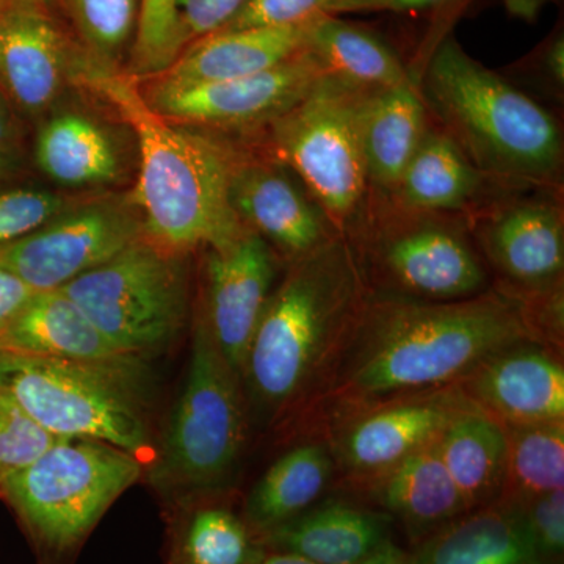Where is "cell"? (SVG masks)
<instances>
[{"label":"cell","mask_w":564,"mask_h":564,"mask_svg":"<svg viewBox=\"0 0 564 564\" xmlns=\"http://www.w3.org/2000/svg\"><path fill=\"white\" fill-rule=\"evenodd\" d=\"M7 7L10 6H31V7H40L44 0H2Z\"/></svg>","instance_id":"cell-45"},{"label":"cell","mask_w":564,"mask_h":564,"mask_svg":"<svg viewBox=\"0 0 564 564\" xmlns=\"http://www.w3.org/2000/svg\"><path fill=\"white\" fill-rule=\"evenodd\" d=\"M147 473L113 445L62 440L0 486L39 564H76L111 505Z\"/></svg>","instance_id":"cell-6"},{"label":"cell","mask_w":564,"mask_h":564,"mask_svg":"<svg viewBox=\"0 0 564 564\" xmlns=\"http://www.w3.org/2000/svg\"><path fill=\"white\" fill-rule=\"evenodd\" d=\"M6 165H7L6 158H3L2 154H0V173H2L3 170H6Z\"/></svg>","instance_id":"cell-46"},{"label":"cell","mask_w":564,"mask_h":564,"mask_svg":"<svg viewBox=\"0 0 564 564\" xmlns=\"http://www.w3.org/2000/svg\"><path fill=\"white\" fill-rule=\"evenodd\" d=\"M62 441L0 391V486Z\"/></svg>","instance_id":"cell-34"},{"label":"cell","mask_w":564,"mask_h":564,"mask_svg":"<svg viewBox=\"0 0 564 564\" xmlns=\"http://www.w3.org/2000/svg\"><path fill=\"white\" fill-rule=\"evenodd\" d=\"M486 254L514 285L513 295L534 299L563 288V214L556 204L530 199L508 204L484 229Z\"/></svg>","instance_id":"cell-17"},{"label":"cell","mask_w":564,"mask_h":564,"mask_svg":"<svg viewBox=\"0 0 564 564\" xmlns=\"http://www.w3.org/2000/svg\"><path fill=\"white\" fill-rule=\"evenodd\" d=\"M359 564H411V556L404 554L402 549L389 541L380 551L375 552L372 556Z\"/></svg>","instance_id":"cell-40"},{"label":"cell","mask_w":564,"mask_h":564,"mask_svg":"<svg viewBox=\"0 0 564 564\" xmlns=\"http://www.w3.org/2000/svg\"><path fill=\"white\" fill-rule=\"evenodd\" d=\"M328 74L304 51L272 69L239 79L176 84L158 79L141 93L151 109L173 122L245 128L269 124L306 98Z\"/></svg>","instance_id":"cell-13"},{"label":"cell","mask_w":564,"mask_h":564,"mask_svg":"<svg viewBox=\"0 0 564 564\" xmlns=\"http://www.w3.org/2000/svg\"><path fill=\"white\" fill-rule=\"evenodd\" d=\"M429 128V109L413 80L367 95L362 151L370 193L391 198Z\"/></svg>","instance_id":"cell-24"},{"label":"cell","mask_w":564,"mask_h":564,"mask_svg":"<svg viewBox=\"0 0 564 564\" xmlns=\"http://www.w3.org/2000/svg\"><path fill=\"white\" fill-rule=\"evenodd\" d=\"M36 163L63 185L102 184L118 176L117 150L101 126L80 113H62L43 126Z\"/></svg>","instance_id":"cell-30"},{"label":"cell","mask_w":564,"mask_h":564,"mask_svg":"<svg viewBox=\"0 0 564 564\" xmlns=\"http://www.w3.org/2000/svg\"><path fill=\"white\" fill-rule=\"evenodd\" d=\"M436 451L467 511L497 502L507 478V432L470 403L437 437Z\"/></svg>","instance_id":"cell-26"},{"label":"cell","mask_w":564,"mask_h":564,"mask_svg":"<svg viewBox=\"0 0 564 564\" xmlns=\"http://www.w3.org/2000/svg\"><path fill=\"white\" fill-rule=\"evenodd\" d=\"M381 10H388L384 0H245L232 20L218 32L302 25L322 17Z\"/></svg>","instance_id":"cell-33"},{"label":"cell","mask_w":564,"mask_h":564,"mask_svg":"<svg viewBox=\"0 0 564 564\" xmlns=\"http://www.w3.org/2000/svg\"><path fill=\"white\" fill-rule=\"evenodd\" d=\"M507 478L500 499L522 502L564 489V422L505 426Z\"/></svg>","instance_id":"cell-31"},{"label":"cell","mask_w":564,"mask_h":564,"mask_svg":"<svg viewBox=\"0 0 564 564\" xmlns=\"http://www.w3.org/2000/svg\"><path fill=\"white\" fill-rule=\"evenodd\" d=\"M229 198L245 228L261 236L289 262L340 236L302 181L280 162L239 159Z\"/></svg>","instance_id":"cell-16"},{"label":"cell","mask_w":564,"mask_h":564,"mask_svg":"<svg viewBox=\"0 0 564 564\" xmlns=\"http://www.w3.org/2000/svg\"><path fill=\"white\" fill-rule=\"evenodd\" d=\"M514 503L541 562L558 563L564 552V489Z\"/></svg>","instance_id":"cell-37"},{"label":"cell","mask_w":564,"mask_h":564,"mask_svg":"<svg viewBox=\"0 0 564 564\" xmlns=\"http://www.w3.org/2000/svg\"><path fill=\"white\" fill-rule=\"evenodd\" d=\"M247 430L242 380L223 358L196 307L184 386L144 473L165 508L218 496L231 484Z\"/></svg>","instance_id":"cell-5"},{"label":"cell","mask_w":564,"mask_h":564,"mask_svg":"<svg viewBox=\"0 0 564 564\" xmlns=\"http://www.w3.org/2000/svg\"><path fill=\"white\" fill-rule=\"evenodd\" d=\"M447 0H384L388 10H423L441 6Z\"/></svg>","instance_id":"cell-43"},{"label":"cell","mask_w":564,"mask_h":564,"mask_svg":"<svg viewBox=\"0 0 564 564\" xmlns=\"http://www.w3.org/2000/svg\"><path fill=\"white\" fill-rule=\"evenodd\" d=\"M254 564H315L310 560L303 558V556L289 554V552L269 551L259 556L258 562Z\"/></svg>","instance_id":"cell-42"},{"label":"cell","mask_w":564,"mask_h":564,"mask_svg":"<svg viewBox=\"0 0 564 564\" xmlns=\"http://www.w3.org/2000/svg\"><path fill=\"white\" fill-rule=\"evenodd\" d=\"M524 340L544 343L513 293L425 302L372 289L303 429L321 434L375 404L458 384L489 355Z\"/></svg>","instance_id":"cell-1"},{"label":"cell","mask_w":564,"mask_h":564,"mask_svg":"<svg viewBox=\"0 0 564 564\" xmlns=\"http://www.w3.org/2000/svg\"><path fill=\"white\" fill-rule=\"evenodd\" d=\"M185 44L177 0H141L133 73L159 76L180 58Z\"/></svg>","instance_id":"cell-32"},{"label":"cell","mask_w":564,"mask_h":564,"mask_svg":"<svg viewBox=\"0 0 564 564\" xmlns=\"http://www.w3.org/2000/svg\"><path fill=\"white\" fill-rule=\"evenodd\" d=\"M370 292L361 254L347 237L334 236L291 262L245 359L248 414L265 429L304 426Z\"/></svg>","instance_id":"cell-2"},{"label":"cell","mask_w":564,"mask_h":564,"mask_svg":"<svg viewBox=\"0 0 564 564\" xmlns=\"http://www.w3.org/2000/svg\"><path fill=\"white\" fill-rule=\"evenodd\" d=\"M402 212V217H370L359 234L366 245H355L367 276L386 285L377 292L455 302L486 291L488 274L458 221Z\"/></svg>","instance_id":"cell-10"},{"label":"cell","mask_w":564,"mask_h":564,"mask_svg":"<svg viewBox=\"0 0 564 564\" xmlns=\"http://www.w3.org/2000/svg\"><path fill=\"white\" fill-rule=\"evenodd\" d=\"M310 22L285 28L215 32L196 41L159 79L203 84L239 79L272 69L306 51Z\"/></svg>","instance_id":"cell-22"},{"label":"cell","mask_w":564,"mask_h":564,"mask_svg":"<svg viewBox=\"0 0 564 564\" xmlns=\"http://www.w3.org/2000/svg\"><path fill=\"white\" fill-rule=\"evenodd\" d=\"M484 180L447 133L429 128L391 198L402 210L452 214L475 202Z\"/></svg>","instance_id":"cell-28"},{"label":"cell","mask_w":564,"mask_h":564,"mask_svg":"<svg viewBox=\"0 0 564 564\" xmlns=\"http://www.w3.org/2000/svg\"><path fill=\"white\" fill-rule=\"evenodd\" d=\"M10 133V124L7 121L6 113H3L2 109H0V148L6 143L7 139H9Z\"/></svg>","instance_id":"cell-44"},{"label":"cell","mask_w":564,"mask_h":564,"mask_svg":"<svg viewBox=\"0 0 564 564\" xmlns=\"http://www.w3.org/2000/svg\"><path fill=\"white\" fill-rule=\"evenodd\" d=\"M388 514L329 502L310 508L261 538L269 551L289 552L315 564H359L389 541Z\"/></svg>","instance_id":"cell-20"},{"label":"cell","mask_w":564,"mask_h":564,"mask_svg":"<svg viewBox=\"0 0 564 564\" xmlns=\"http://www.w3.org/2000/svg\"><path fill=\"white\" fill-rule=\"evenodd\" d=\"M141 237L140 214L129 203L82 204L0 247V269L20 278L32 291H57Z\"/></svg>","instance_id":"cell-11"},{"label":"cell","mask_w":564,"mask_h":564,"mask_svg":"<svg viewBox=\"0 0 564 564\" xmlns=\"http://www.w3.org/2000/svg\"><path fill=\"white\" fill-rule=\"evenodd\" d=\"M141 381L143 359L79 362L0 351V391L46 432L113 445L148 467L155 447Z\"/></svg>","instance_id":"cell-7"},{"label":"cell","mask_w":564,"mask_h":564,"mask_svg":"<svg viewBox=\"0 0 564 564\" xmlns=\"http://www.w3.org/2000/svg\"><path fill=\"white\" fill-rule=\"evenodd\" d=\"M6 3L2 2V0H0V13H2V10L6 9Z\"/></svg>","instance_id":"cell-47"},{"label":"cell","mask_w":564,"mask_h":564,"mask_svg":"<svg viewBox=\"0 0 564 564\" xmlns=\"http://www.w3.org/2000/svg\"><path fill=\"white\" fill-rule=\"evenodd\" d=\"M356 488L395 518L415 544L467 513L436 443L414 452Z\"/></svg>","instance_id":"cell-19"},{"label":"cell","mask_w":564,"mask_h":564,"mask_svg":"<svg viewBox=\"0 0 564 564\" xmlns=\"http://www.w3.org/2000/svg\"><path fill=\"white\" fill-rule=\"evenodd\" d=\"M470 403L458 384L399 397L333 423L323 430V441L334 464L358 486L436 443Z\"/></svg>","instance_id":"cell-12"},{"label":"cell","mask_w":564,"mask_h":564,"mask_svg":"<svg viewBox=\"0 0 564 564\" xmlns=\"http://www.w3.org/2000/svg\"><path fill=\"white\" fill-rule=\"evenodd\" d=\"M243 3L245 0H177L185 43L221 31Z\"/></svg>","instance_id":"cell-38"},{"label":"cell","mask_w":564,"mask_h":564,"mask_svg":"<svg viewBox=\"0 0 564 564\" xmlns=\"http://www.w3.org/2000/svg\"><path fill=\"white\" fill-rule=\"evenodd\" d=\"M66 207L63 198L51 192L33 188L0 192V247L35 231Z\"/></svg>","instance_id":"cell-36"},{"label":"cell","mask_w":564,"mask_h":564,"mask_svg":"<svg viewBox=\"0 0 564 564\" xmlns=\"http://www.w3.org/2000/svg\"><path fill=\"white\" fill-rule=\"evenodd\" d=\"M77 20L91 46L115 54L131 36L137 0H73Z\"/></svg>","instance_id":"cell-35"},{"label":"cell","mask_w":564,"mask_h":564,"mask_svg":"<svg viewBox=\"0 0 564 564\" xmlns=\"http://www.w3.org/2000/svg\"><path fill=\"white\" fill-rule=\"evenodd\" d=\"M278 254L251 229L206 248L198 310L223 358L242 380L248 348L276 280Z\"/></svg>","instance_id":"cell-14"},{"label":"cell","mask_w":564,"mask_h":564,"mask_svg":"<svg viewBox=\"0 0 564 564\" xmlns=\"http://www.w3.org/2000/svg\"><path fill=\"white\" fill-rule=\"evenodd\" d=\"M84 80L120 111L139 140L140 173L131 203L148 242L185 256L195 248L223 247L248 229L229 198L239 162L229 148L151 109L131 77L91 69Z\"/></svg>","instance_id":"cell-3"},{"label":"cell","mask_w":564,"mask_h":564,"mask_svg":"<svg viewBox=\"0 0 564 564\" xmlns=\"http://www.w3.org/2000/svg\"><path fill=\"white\" fill-rule=\"evenodd\" d=\"M419 90L443 131L485 176L525 184L558 177L563 139L555 118L454 40L434 52Z\"/></svg>","instance_id":"cell-4"},{"label":"cell","mask_w":564,"mask_h":564,"mask_svg":"<svg viewBox=\"0 0 564 564\" xmlns=\"http://www.w3.org/2000/svg\"><path fill=\"white\" fill-rule=\"evenodd\" d=\"M306 51L328 76L362 90H383L411 80L391 47L372 33L337 17L310 22Z\"/></svg>","instance_id":"cell-29"},{"label":"cell","mask_w":564,"mask_h":564,"mask_svg":"<svg viewBox=\"0 0 564 564\" xmlns=\"http://www.w3.org/2000/svg\"><path fill=\"white\" fill-rule=\"evenodd\" d=\"M165 564H254L265 547L243 516L199 497L166 508Z\"/></svg>","instance_id":"cell-27"},{"label":"cell","mask_w":564,"mask_h":564,"mask_svg":"<svg viewBox=\"0 0 564 564\" xmlns=\"http://www.w3.org/2000/svg\"><path fill=\"white\" fill-rule=\"evenodd\" d=\"M62 291L115 347L135 358L163 350L187 321L184 256L144 237Z\"/></svg>","instance_id":"cell-9"},{"label":"cell","mask_w":564,"mask_h":564,"mask_svg":"<svg viewBox=\"0 0 564 564\" xmlns=\"http://www.w3.org/2000/svg\"><path fill=\"white\" fill-rule=\"evenodd\" d=\"M370 90L325 76L313 91L269 122L274 161L288 166L340 236L369 221L370 185L362 151V107Z\"/></svg>","instance_id":"cell-8"},{"label":"cell","mask_w":564,"mask_h":564,"mask_svg":"<svg viewBox=\"0 0 564 564\" xmlns=\"http://www.w3.org/2000/svg\"><path fill=\"white\" fill-rule=\"evenodd\" d=\"M547 68L556 87L563 88L564 82V46L563 40L556 41L547 55Z\"/></svg>","instance_id":"cell-41"},{"label":"cell","mask_w":564,"mask_h":564,"mask_svg":"<svg viewBox=\"0 0 564 564\" xmlns=\"http://www.w3.org/2000/svg\"><path fill=\"white\" fill-rule=\"evenodd\" d=\"M410 556L411 564H544L518 505L503 499L459 516Z\"/></svg>","instance_id":"cell-23"},{"label":"cell","mask_w":564,"mask_h":564,"mask_svg":"<svg viewBox=\"0 0 564 564\" xmlns=\"http://www.w3.org/2000/svg\"><path fill=\"white\" fill-rule=\"evenodd\" d=\"M464 395L503 426L564 422V366L540 340L500 348L458 383Z\"/></svg>","instance_id":"cell-15"},{"label":"cell","mask_w":564,"mask_h":564,"mask_svg":"<svg viewBox=\"0 0 564 564\" xmlns=\"http://www.w3.org/2000/svg\"><path fill=\"white\" fill-rule=\"evenodd\" d=\"M35 293L20 278L0 269V332L9 325L11 318L20 313L21 307Z\"/></svg>","instance_id":"cell-39"},{"label":"cell","mask_w":564,"mask_h":564,"mask_svg":"<svg viewBox=\"0 0 564 564\" xmlns=\"http://www.w3.org/2000/svg\"><path fill=\"white\" fill-rule=\"evenodd\" d=\"M63 43L39 7L10 6L0 13V82L22 109L36 113L57 98Z\"/></svg>","instance_id":"cell-21"},{"label":"cell","mask_w":564,"mask_h":564,"mask_svg":"<svg viewBox=\"0 0 564 564\" xmlns=\"http://www.w3.org/2000/svg\"><path fill=\"white\" fill-rule=\"evenodd\" d=\"M332 451L325 441H306L285 452L252 486L243 519L259 540L313 508L333 480Z\"/></svg>","instance_id":"cell-25"},{"label":"cell","mask_w":564,"mask_h":564,"mask_svg":"<svg viewBox=\"0 0 564 564\" xmlns=\"http://www.w3.org/2000/svg\"><path fill=\"white\" fill-rule=\"evenodd\" d=\"M0 351L79 362L141 359L115 347L62 289L33 293L0 332Z\"/></svg>","instance_id":"cell-18"}]
</instances>
